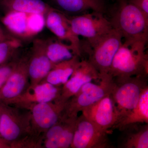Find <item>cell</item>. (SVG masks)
Listing matches in <instances>:
<instances>
[{"mask_svg":"<svg viewBox=\"0 0 148 148\" xmlns=\"http://www.w3.org/2000/svg\"><path fill=\"white\" fill-rule=\"evenodd\" d=\"M22 47L21 40L13 36L0 42V66L11 61Z\"/></svg>","mask_w":148,"mask_h":148,"instance_id":"cell-24","label":"cell"},{"mask_svg":"<svg viewBox=\"0 0 148 148\" xmlns=\"http://www.w3.org/2000/svg\"><path fill=\"white\" fill-rule=\"evenodd\" d=\"M83 116L104 132L114 127L119 115L111 94L101 98L81 111Z\"/></svg>","mask_w":148,"mask_h":148,"instance_id":"cell-10","label":"cell"},{"mask_svg":"<svg viewBox=\"0 0 148 148\" xmlns=\"http://www.w3.org/2000/svg\"><path fill=\"white\" fill-rule=\"evenodd\" d=\"M100 84L88 82L67 101L62 116L77 118L83 109L111 94L114 86L113 78L109 74L100 79Z\"/></svg>","mask_w":148,"mask_h":148,"instance_id":"cell-5","label":"cell"},{"mask_svg":"<svg viewBox=\"0 0 148 148\" xmlns=\"http://www.w3.org/2000/svg\"><path fill=\"white\" fill-rule=\"evenodd\" d=\"M28 14L18 12H9L3 14L0 21L12 36L21 40H28L31 39L27 26Z\"/></svg>","mask_w":148,"mask_h":148,"instance_id":"cell-19","label":"cell"},{"mask_svg":"<svg viewBox=\"0 0 148 148\" xmlns=\"http://www.w3.org/2000/svg\"><path fill=\"white\" fill-rule=\"evenodd\" d=\"M110 21L124 41L147 42L148 18L127 0H117Z\"/></svg>","mask_w":148,"mask_h":148,"instance_id":"cell-2","label":"cell"},{"mask_svg":"<svg viewBox=\"0 0 148 148\" xmlns=\"http://www.w3.org/2000/svg\"><path fill=\"white\" fill-rule=\"evenodd\" d=\"M27 26L30 38L38 34L45 26V15L41 14H28Z\"/></svg>","mask_w":148,"mask_h":148,"instance_id":"cell-25","label":"cell"},{"mask_svg":"<svg viewBox=\"0 0 148 148\" xmlns=\"http://www.w3.org/2000/svg\"><path fill=\"white\" fill-rule=\"evenodd\" d=\"M147 42H122L113 58L109 74L114 80L134 76H148Z\"/></svg>","mask_w":148,"mask_h":148,"instance_id":"cell-1","label":"cell"},{"mask_svg":"<svg viewBox=\"0 0 148 148\" xmlns=\"http://www.w3.org/2000/svg\"><path fill=\"white\" fill-rule=\"evenodd\" d=\"M148 123V86L143 90L137 106L114 126L123 130L130 125Z\"/></svg>","mask_w":148,"mask_h":148,"instance_id":"cell-21","label":"cell"},{"mask_svg":"<svg viewBox=\"0 0 148 148\" xmlns=\"http://www.w3.org/2000/svg\"><path fill=\"white\" fill-rule=\"evenodd\" d=\"M147 78L139 76L114 80L111 95L118 113V122L137 106L143 90L148 86Z\"/></svg>","mask_w":148,"mask_h":148,"instance_id":"cell-6","label":"cell"},{"mask_svg":"<svg viewBox=\"0 0 148 148\" xmlns=\"http://www.w3.org/2000/svg\"><path fill=\"white\" fill-rule=\"evenodd\" d=\"M30 130L29 110L0 103V137L10 148L26 138Z\"/></svg>","mask_w":148,"mask_h":148,"instance_id":"cell-4","label":"cell"},{"mask_svg":"<svg viewBox=\"0 0 148 148\" xmlns=\"http://www.w3.org/2000/svg\"><path fill=\"white\" fill-rule=\"evenodd\" d=\"M5 33H6V32L1 27V25H0V34H5Z\"/></svg>","mask_w":148,"mask_h":148,"instance_id":"cell-29","label":"cell"},{"mask_svg":"<svg viewBox=\"0 0 148 148\" xmlns=\"http://www.w3.org/2000/svg\"><path fill=\"white\" fill-rule=\"evenodd\" d=\"M12 37L13 36L7 33L5 34H0V42L8 39Z\"/></svg>","mask_w":148,"mask_h":148,"instance_id":"cell-28","label":"cell"},{"mask_svg":"<svg viewBox=\"0 0 148 148\" xmlns=\"http://www.w3.org/2000/svg\"><path fill=\"white\" fill-rule=\"evenodd\" d=\"M122 37L116 29L112 31L90 45H86L85 51L88 61L97 70L101 79L108 75L116 53L122 43Z\"/></svg>","mask_w":148,"mask_h":148,"instance_id":"cell-7","label":"cell"},{"mask_svg":"<svg viewBox=\"0 0 148 148\" xmlns=\"http://www.w3.org/2000/svg\"><path fill=\"white\" fill-rule=\"evenodd\" d=\"M2 16V14L1 13V12H0V21H1V18Z\"/></svg>","mask_w":148,"mask_h":148,"instance_id":"cell-30","label":"cell"},{"mask_svg":"<svg viewBox=\"0 0 148 148\" xmlns=\"http://www.w3.org/2000/svg\"><path fill=\"white\" fill-rule=\"evenodd\" d=\"M10 148V145L8 142L0 137V148Z\"/></svg>","mask_w":148,"mask_h":148,"instance_id":"cell-27","label":"cell"},{"mask_svg":"<svg viewBox=\"0 0 148 148\" xmlns=\"http://www.w3.org/2000/svg\"><path fill=\"white\" fill-rule=\"evenodd\" d=\"M52 8L44 0H0V12L3 14L18 12L45 15Z\"/></svg>","mask_w":148,"mask_h":148,"instance_id":"cell-18","label":"cell"},{"mask_svg":"<svg viewBox=\"0 0 148 148\" xmlns=\"http://www.w3.org/2000/svg\"><path fill=\"white\" fill-rule=\"evenodd\" d=\"M122 143L125 148H148V124L137 131L129 132Z\"/></svg>","mask_w":148,"mask_h":148,"instance_id":"cell-23","label":"cell"},{"mask_svg":"<svg viewBox=\"0 0 148 148\" xmlns=\"http://www.w3.org/2000/svg\"><path fill=\"white\" fill-rule=\"evenodd\" d=\"M66 103L57 100L33 104L28 110L31 115V130L24 138L26 148H41L44 135L61 119Z\"/></svg>","mask_w":148,"mask_h":148,"instance_id":"cell-3","label":"cell"},{"mask_svg":"<svg viewBox=\"0 0 148 148\" xmlns=\"http://www.w3.org/2000/svg\"><path fill=\"white\" fill-rule=\"evenodd\" d=\"M51 7L66 14L74 16L83 14L89 10L104 13V0H44Z\"/></svg>","mask_w":148,"mask_h":148,"instance_id":"cell-17","label":"cell"},{"mask_svg":"<svg viewBox=\"0 0 148 148\" xmlns=\"http://www.w3.org/2000/svg\"><path fill=\"white\" fill-rule=\"evenodd\" d=\"M45 26L62 41H66L76 55L82 56L81 43L79 36L73 32L68 16L52 8L45 15Z\"/></svg>","mask_w":148,"mask_h":148,"instance_id":"cell-13","label":"cell"},{"mask_svg":"<svg viewBox=\"0 0 148 148\" xmlns=\"http://www.w3.org/2000/svg\"><path fill=\"white\" fill-rule=\"evenodd\" d=\"M61 87L42 82L35 86H29L22 94L5 104L28 110L33 104L47 103L58 99Z\"/></svg>","mask_w":148,"mask_h":148,"instance_id":"cell-12","label":"cell"},{"mask_svg":"<svg viewBox=\"0 0 148 148\" xmlns=\"http://www.w3.org/2000/svg\"><path fill=\"white\" fill-rule=\"evenodd\" d=\"M80 58L78 56L75 55L69 60L55 64L42 82L62 86L67 82L76 69L80 61Z\"/></svg>","mask_w":148,"mask_h":148,"instance_id":"cell-20","label":"cell"},{"mask_svg":"<svg viewBox=\"0 0 148 148\" xmlns=\"http://www.w3.org/2000/svg\"><path fill=\"white\" fill-rule=\"evenodd\" d=\"M98 79H100V75L95 67L88 60H82L70 78L62 86L56 100L66 103L83 85Z\"/></svg>","mask_w":148,"mask_h":148,"instance_id":"cell-15","label":"cell"},{"mask_svg":"<svg viewBox=\"0 0 148 148\" xmlns=\"http://www.w3.org/2000/svg\"><path fill=\"white\" fill-rule=\"evenodd\" d=\"M29 51L19 56L13 72L0 88V103L5 104L16 98L29 87Z\"/></svg>","mask_w":148,"mask_h":148,"instance_id":"cell-9","label":"cell"},{"mask_svg":"<svg viewBox=\"0 0 148 148\" xmlns=\"http://www.w3.org/2000/svg\"><path fill=\"white\" fill-rule=\"evenodd\" d=\"M108 147L107 132L99 129L82 114L78 116L71 147L105 148Z\"/></svg>","mask_w":148,"mask_h":148,"instance_id":"cell-11","label":"cell"},{"mask_svg":"<svg viewBox=\"0 0 148 148\" xmlns=\"http://www.w3.org/2000/svg\"><path fill=\"white\" fill-rule=\"evenodd\" d=\"M138 9L140 10L147 18H148V0H127Z\"/></svg>","mask_w":148,"mask_h":148,"instance_id":"cell-26","label":"cell"},{"mask_svg":"<svg viewBox=\"0 0 148 148\" xmlns=\"http://www.w3.org/2000/svg\"><path fill=\"white\" fill-rule=\"evenodd\" d=\"M77 117H61L45 132L42 145L43 147H71Z\"/></svg>","mask_w":148,"mask_h":148,"instance_id":"cell-16","label":"cell"},{"mask_svg":"<svg viewBox=\"0 0 148 148\" xmlns=\"http://www.w3.org/2000/svg\"><path fill=\"white\" fill-rule=\"evenodd\" d=\"M45 42L47 55L54 65L69 60L76 55L71 45L57 38L45 40Z\"/></svg>","mask_w":148,"mask_h":148,"instance_id":"cell-22","label":"cell"},{"mask_svg":"<svg viewBox=\"0 0 148 148\" xmlns=\"http://www.w3.org/2000/svg\"><path fill=\"white\" fill-rule=\"evenodd\" d=\"M54 66L47 55L45 40H34L29 51V86H34L40 84Z\"/></svg>","mask_w":148,"mask_h":148,"instance_id":"cell-14","label":"cell"},{"mask_svg":"<svg viewBox=\"0 0 148 148\" xmlns=\"http://www.w3.org/2000/svg\"><path fill=\"white\" fill-rule=\"evenodd\" d=\"M103 13L92 11L68 17L74 33L78 36L86 38V45H90L108 34L113 28L110 21L104 16Z\"/></svg>","mask_w":148,"mask_h":148,"instance_id":"cell-8","label":"cell"}]
</instances>
